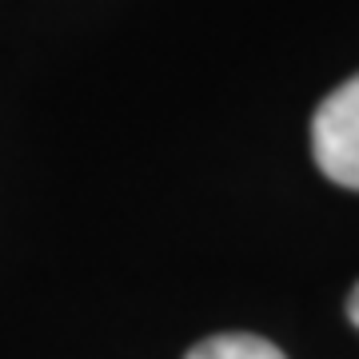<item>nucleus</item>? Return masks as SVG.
Masks as SVG:
<instances>
[{"instance_id": "f257e3e1", "label": "nucleus", "mask_w": 359, "mask_h": 359, "mask_svg": "<svg viewBox=\"0 0 359 359\" xmlns=\"http://www.w3.org/2000/svg\"><path fill=\"white\" fill-rule=\"evenodd\" d=\"M311 152L327 180L359 192V76L327 92L311 120Z\"/></svg>"}, {"instance_id": "f03ea898", "label": "nucleus", "mask_w": 359, "mask_h": 359, "mask_svg": "<svg viewBox=\"0 0 359 359\" xmlns=\"http://www.w3.org/2000/svg\"><path fill=\"white\" fill-rule=\"evenodd\" d=\"M188 359H287L280 347L264 339V335H212L204 344H196L188 351Z\"/></svg>"}, {"instance_id": "7ed1b4c3", "label": "nucleus", "mask_w": 359, "mask_h": 359, "mask_svg": "<svg viewBox=\"0 0 359 359\" xmlns=\"http://www.w3.org/2000/svg\"><path fill=\"white\" fill-rule=\"evenodd\" d=\"M347 316H351V323L359 327V283L351 287V299H347Z\"/></svg>"}]
</instances>
